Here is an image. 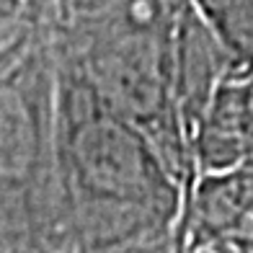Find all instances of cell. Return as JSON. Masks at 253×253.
I'll return each instance as SVG.
<instances>
[{"label":"cell","mask_w":253,"mask_h":253,"mask_svg":"<svg viewBox=\"0 0 253 253\" xmlns=\"http://www.w3.org/2000/svg\"><path fill=\"white\" fill-rule=\"evenodd\" d=\"M230 60V78L253 67V0H191Z\"/></svg>","instance_id":"cell-6"},{"label":"cell","mask_w":253,"mask_h":253,"mask_svg":"<svg viewBox=\"0 0 253 253\" xmlns=\"http://www.w3.org/2000/svg\"><path fill=\"white\" fill-rule=\"evenodd\" d=\"M54 160L78 253L132 248L176 230L183 191L150 140L57 57Z\"/></svg>","instance_id":"cell-1"},{"label":"cell","mask_w":253,"mask_h":253,"mask_svg":"<svg viewBox=\"0 0 253 253\" xmlns=\"http://www.w3.org/2000/svg\"><path fill=\"white\" fill-rule=\"evenodd\" d=\"M217 93L227 103L238 134L246 147V168H253V67L240 78H227L220 83Z\"/></svg>","instance_id":"cell-7"},{"label":"cell","mask_w":253,"mask_h":253,"mask_svg":"<svg viewBox=\"0 0 253 253\" xmlns=\"http://www.w3.org/2000/svg\"><path fill=\"white\" fill-rule=\"evenodd\" d=\"M21 26H24V24H0V49H3L5 44L16 37V31H18Z\"/></svg>","instance_id":"cell-12"},{"label":"cell","mask_w":253,"mask_h":253,"mask_svg":"<svg viewBox=\"0 0 253 253\" xmlns=\"http://www.w3.org/2000/svg\"><path fill=\"white\" fill-rule=\"evenodd\" d=\"M227 78L230 60L222 44L214 39L191 0H186L173 34V98L189 150L214 90Z\"/></svg>","instance_id":"cell-4"},{"label":"cell","mask_w":253,"mask_h":253,"mask_svg":"<svg viewBox=\"0 0 253 253\" xmlns=\"http://www.w3.org/2000/svg\"><path fill=\"white\" fill-rule=\"evenodd\" d=\"M176 248V230L163 240H153V243L132 246V248H119V251H101V253H173Z\"/></svg>","instance_id":"cell-10"},{"label":"cell","mask_w":253,"mask_h":253,"mask_svg":"<svg viewBox=\"0 0 253 253\" xmlns=\"http://www.w3.org/2000/svg\"><path fill=\"white\" fill-rule=\"evenodd\" d=\"M253 168L197 176L176 227L189 248H212L230 238L251 235Z\"/></svg>","instance_id":"cell-5"},{"label":"cell","mask_w":253,"mask_h":253,"mask_svg":"<svg viewBox=\"0 0 253 253\" xmlns=\"http://www.w3.org/2000/svg\"><path fill=\"white\" fill-rule=\"evenodd\" d=\"M0 253H78L54 160V52L29 24L0 49Z\"/></svg>","instance_id":"cell-3"},{"label":"cell","mask_w":253,"mask_h":253,"mask_svg":"<svg viewBox=\"0 0 253 253\" xmlns=\"http://www.w3.org/2000/svg\"><path fill=\"white\" fill-rule=\"evenodd\" d=\"M251 238H253V220H251Z\"/></svg>","instance_id":"cell-14"},{"label":"cell","mask_w":253,"mask_h":253,"mask_svg":"<svg viewBox=\"0 0 253 253\" xmlns=\"http://www.w3.org/2000/svg\"><path fill=\"white\" fill-rule=\"evenodd\" d=\"M183 5L186 0H119L42 31L57 60L73 65L119 117L150 140L186 204L197 166L173 98V34Z\"/></svg>","instance_id":"cell-2"},{"label":"cell","mask_w":253,"mask_h":253,"mask_svg":"<svg viewBox=\"0 0 253 253\" xmlns=\"http://www.w3.org/2000/svg\"><path fill=\"white\" fill-rule=\"evenodd\" d=\"M212 253H253V238L246 235V238H230V240H222L212 248H207Z\"/></svg>","instance_id":"cell-11"},{"label":"cell","mask_w":253,"mask_h":253,"mask_svg":"<svg viewBox=\"0 0 253 253\" xmlns=\"http://www.w3.org/2000/svg\"><path fill=\"white\" fill-rule=\"evenodd\" d=\"M31 0H0V24H26Z\"/></svg>","instance_id":"cell-9"},{"label":"cell","mask_w":253,"mask_h":253,"mask_svg":"<svg viewBox=\"0 0 253 253\" xmlns=\"http://www.w3.org/2000/svg\"><path fill=\"white\" fill-rule=\"evenodd\" d=\"M173 253H183V235H181L178 227H176V248H173Z\"/></svg>","instance_id":"cell-13"},{"label":"cell","mask_w":253,"mask_h":253,"mask_svg":"<svg viewBox=\"0 0 253 253\" xmlns=\"http://www.w3.org/2000/svg\"><path fill=\"white\" fill-rule=\"evenodd\" d=\"M114 3H119V0H31L26 24L49 31L54 26L67 24V21H75V18L96 13V10H103Z\"/></svg>","instance_id":"cell-8"}]
</instances>
